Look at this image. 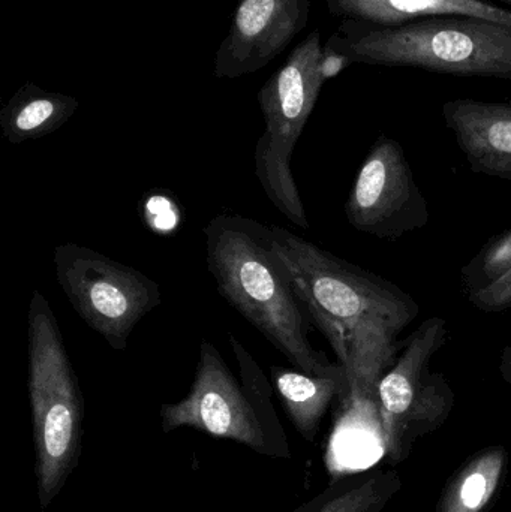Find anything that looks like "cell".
Returning <instances> with one entry per match:
<instances>
[{"label": "cell", "instance_id": "obj_17", "mask_svg": "<svg viewBox=\"0 0 511 512\" xmlns=\"http://www.w3.org/2000/svg\"><path fill=\"white\" fill-rule=\"evenodd\" d=\"M511 270V228L489 239L467 264L461 276L465 294L500 279Z\"/></svg>", "mask_w": 511, "mask_h": 512}, {"label": "cell", "instance_id": "obj_16", "mask_svg": "<svg viewBox=\"0 0 511 512\" xmlns=\"http://www.w3.org/2000/svg\"><path fill=\"white\" fill-rule=\"evenodd\" d=\"M395 472H371L342 478L312 501L291 512H380L398 492Z\"/></svg>", "mask_w": 511, "mask_h": 512}, {"label": "cell", "instance_id": "obj_20", "mask_svg": "<svg viewBox=\"0 0 511 512\" xmlns=\"http://www.w3.org/2000/svg\"><path fill=\"white\" fill-rule=\"evenodd\" d=\"M501 378L511 385V343L501 351L500 364H498Z\"/></svg>", "mask_w": 511, "mask_h": 512}, {"label": "cell", "instance_id": "obj_18", "mask_svg": "<svg viewBox=\"0 0 511 512\" xmlns=\"http://www.w3.org/2000/svg\"><path fill=\"white\" fill-rule=\"evenodd\" d=\"M468 301L476 309L486 313L504 312L511 309V270L489 285L467 294Z\"/></svg>", "mask_w": 511, "mask_h": 512}, {"label": "cell", "instance_id": "obj_3", "mask_svg": "<svg viewBox=\"0 0 511 512\" xmlns=\"http://www.w3.org/2000/svg\"><path fill=\"white\" fill-rule=\"evenodd\" d=\"M326 45L354 63L511 80V27L468 15L381 27L344 20Z\"/></svg>", "mask_w": 511, "mask_h": 512}, {"label": "cell", "instance_id": "obj_13", "mask_svg": "<svg viewBox=\"0 0 511 512\" xmlns=\"http://www.w3.org/2000/svg\"><path fill=\"white\" fill-rule=\"evenodd\" d=\"M273 388L284 406L297 433L308 442H314L321 421L336 397L351 400L350 384L345 375H311L287 367H270Z\"/></svg>", "mask_w": 511, "mask_h": 512}, {"label": "cell", "instance_id": "obj_7", "mask_svg": "<svg viewBox=\"0 0 511 512\" xmlns=\"http://www.w3.org/2000/svg\"><path fill=\"white\" fill-rule=\"evenodd\" d=\"M449 339L441 316L425 319L407 339L393 366L378 382L377 405L384 450L392 463L410 456L423 436L440 429L452 414L455 393L443 373L432 372V358Z\"/></svg>", "mask_w": 511, "mask_h": 512}, {"label": "cell", "instance_id": "obj_8", "mask_svg": "<svg viewBox=\"0 0 511 512\" xmlns=\"http://www.w3.org/2000/svg\"><path fill=\"white\" fill-rule=\"evenodd\" d=\"M53 261L72 309L114 351H125L138 322L161 304L155 280L86 246H56Z\"/></svg>", "mask_w": 511, "mask_h": 512}, {"label": "cell", "instance_id": "obj_5", "mask_svg": "<svg viewBox=\"0 0 511 512\" xmlns=\"http://www.w3.org/2000/svg\"><path fill=\"white\" fill-rule=\"evenodd\" d=\"M230 343L242 369L243 385L218 349L203 340L191 390L179 402L162 405V430L170 433L189 427L245 445L261 456L287 459L291 451L270 400L269 382L233 334Z\"/></svg>", "mask_w": 511, "mask_h": 512}, {"label": "cell", "instance_id": "obj_14", "mask_svg": "<svg viewBox=\"0 0 511 512\" xmlns=\"http://www.w3.org/2000/svg\"><path fill=\"white\" fill-rule=\"evenodd\" d=\"M77 108L78 101L72 96L45 92L29 83L0 111V129L11 144L39 140L62 128Z\"/></svg>", "mask_w": 511, "mask_h": 512}, {"label": "cell", "instance_id": "obj_2", "mask_svg": "<svg viewBox=\"0 0 511 512\" xmlns=\"http://www.w3.org/2000/svg\"><path fill=\"white\" fill-rule=\"evenodd\" d=\"M204 240L207 267L219 294L249 324L296 369L311 375H345L341 364H333L312 346L305 307L270 246L267 225L219 215L204 228Z\"/></svg>", "mask_w": 511, "mask_h": 512}, {"label": "cell", "instance_id": "obj_10", "mask_svg": "<svg viewBox=\"0 0 511 512\" xmlns=\"http://www.w3.org/2000/svg\"><path fill=\"white\" fill-rule=\"evenodd\" d=\"M309 8V0H240L230 32L216 53V77L260 71L305 29Z\"/></svg>", "mask_w": 511, "mask_h": 512}, {"label": "cell", "instance_id": "obj_12", "mask_svg": "<svg viewBox=\"0 0 511 512\" xmlns=\"http://www.w3.org/2000/svg\"><path fill=\"white\" fill-rule=\"evenodd\" d=\"M333 15L369 26L392 27L440 15H468L511 27V11L486 0H327Z\"/></svg>", "mask_w": 511, "mask_h": 512}, {"label": "cell", "instance_id": "obj_6", "mask_svg": "<svg viewBox=\"0 0 511 512\" xmlns=\"http://www.w3.org/2000/svg\"><path fill=\"white\" fill-rule=\"evenodd\" d=\"M321 57L320 32L314 30L258 93L266 129L254 153L255 176L273 206L303 230L311 225L291 171V156L326 83Z\"/></svg>", "mask_w": 511, "mask_h": 512}, {"label": "cell", "instance_id": "obj_4", "mask_svg": "<svg viewBox=\"0 0 511 512\" xmlns=\"http://www.w3.org/2000/svg\"><path fill=\"white\" fill-rule=\"evenodd\" d=\"M27 390L36 493L39 507L45 510L80 462L84 402L62 331L41 291H33L27 310Z\"/></svg>", "mask_w": 511, "mask_h": 512}, {"label": "cell", "instance_id": "obj_9", "mask_svg": "<svg viewBox=\"0 0 511 512\" xmlns=\"http://www.w3.org/2000/svg\"><path fill=\"white\" fill-rule=\"evenodd\" d=\"M344 212L354 230L381 240H398L429 224L428 200L398 141L380 135L372 144Z\"/></svg>", "mask_w": 511, "mask_h": 512}, {"label": "cell", "instance_id": "obj_11", "mask_svg": "<svg viewBox=\"0 0 511 512\" xmlns=\"http://www.w3.org/2000/svg\"><path fill=\"white\" fill-rule=\"evenodd\" d=\"M443 117L473 173L511 182V96L453 99L443 105Z\"/></svg>", "mask_w": 511, "mask_h": 512}, {"label": "cell", "instance_id": "obj_1", "mask_svg": "<svg viewBox=\"0 0 511 512\" xmlns=\"http://www.w3.org/2000/svg\"><path fill=\"white\" fill-rule=\"evenodd\" d=\"M267 237L306 313L335 351L351 400L377 402L378 382L398 358L399 336L420 315L419 303L390 280L279 225H267Z\"/></svg>", "mask_w": 511, "mask_h": 512}, {"label": "cell", "instance_id": "obj_21", "mask_svg": "<svg viewBox=\"0 0 511 512\" xmlns=\"http://www.w3.org/2000/svg\"><path fill=\"white\" fill-rule=\"evenodd\" d=\"M501 2L507 3V5L511 6V0H501Z\"/></svg>", "mask_w": 511, "mask_h": 512}, {"label": "cell", "instance_id": "obj_15", "mask_svg": "<svg viewBox=\"0 0 511 512\" xmlns=\"http://www.w3.org/2000/svg\"><path fill=\"white\" fill-rule=\"evenodd\" d=\"M506 451L492 447L471 459L453 478L437 512H485L503 478Z\"/></svg>", "mask_w": 511, "mask_h": 512}, {"label": "cell", "instance_id": "obj_19", "mask_svg": "<svg viewBox=\"0 0 511 512\" xmlns=\"http://www.w3.org/2000/svg\"><path fill=\"white\" fill-rule=\"evenodd\" d=\"M353 63V60L347 54L326 45V47H323V57H321V75H323L324 81L330 80V78H335L336 75L341 74L345 68L353 65Z\"/></svg>", "mask_w": 511, "mask_h": 512}]
</instances>
